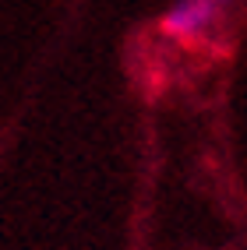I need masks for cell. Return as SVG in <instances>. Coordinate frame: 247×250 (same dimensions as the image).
<instances>
[{
	"label": "cell",
	"mask_w": 247,
	"mask_h": 250,
	"mask_svg": "<svg viewBox=\"0 0 247 250\" xmlns=\"http://www.w3.org/2000/svg\"><path fill=\"white\" fill-rule=\"evenodd\" d=\"M219 4H229V0H219Z\"/></svg>",
	"instance_id": "cell-2"
},
{
	"label": "cell",
	"mask_w": 247,
	"mask_h": 250,
	"mask_svg": "<svg viewBox=\"0 0 247 250\" xmlns=\"http://www.w3.org/2000/svg\"><path fill=\"white\" fill-rule=\"evenodd\" d=\"M219 18V0H177L162 14L159 32L170 39H198L216 25Z\"/></svg>",
	"instance_id": "cell-1"
}]
</instances>
